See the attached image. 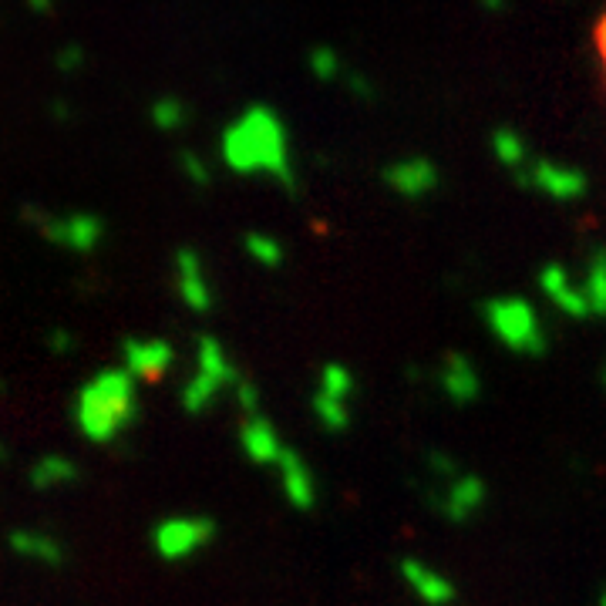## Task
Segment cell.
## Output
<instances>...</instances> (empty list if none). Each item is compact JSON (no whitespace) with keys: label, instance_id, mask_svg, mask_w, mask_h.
<instances>
[{"label":"cell","instance_id":"cell-10","mask_svg":"<svg viewBox=\"0 0 606 606\" xmlns=\"http://www.w3.org/2000/svg\"><path fill=\"white\" fill-rule=\"evenodd\" d=\"M122 351H125V371L139 381H159L172 367V361H176L172 344L162 341V337H145V341H139V337H125Z\"/></svg>","mask_w":606,"mask_h":606},{"label":"cell","instance_id":"cell-8","mask_svg":"<svg viewBox=\"0 0 606 606\" xmlns=\"http://www.w3.org/2000/svg\"><path fill=\"white\" fill-rule=\"evenodd\" d=\"M381 179L394 196L411 199V202L431 196V192L438 189V182H442V176H438V165L425 159V155H411V159L384 165Z\"/></svg>","mask_w":606,"mask_h":606},{"label":"cell","instance_id":"cell-19","mask_svg":"<svg viewBox=\"0 0 606 606\" xmlns=\"http://www.w3.org/2000/svg\"><path fill=\"white\" fill-rule=\"evenodd\" d=\"M492 152H495V159H499L505 169L516 172V176H519V172H526L532 165L529 145L516 132V128H495V132H492Z\"/></svg>","mask_w":606,"mask_h":606},{"label":"cell","instance_id":"cell-2","mask_svg":"<svg viewBox=\"0 0 606 606\" xmlns=\"http://www.w3.org/2000/svg\"><path fill=\"white\" fill-rule=\"evenodd\" d=\"M139 418V391L135 378L122 367H108L81 384L75 398V425L88 442H115Z\"/></svg>","mask_w":606,"mask_h":606},{"label":"cell","instance_id":"cell-1","mask_svg":"<svg viewBox=\"0 0 606 606\" xmlns=\"http://www.w3.org/2000/svg\"><path fill=\"white\" fill-rule=\"evenodd\" d=\"M223 165L236 176H270L283 189H297L290 155V132L287 122L270 105H250L223 128L219 139Z\"/></svg>","mask_w":606,"mask_h":606},{"label":"cell","instance_id":"cell-9","mask_svg":"<svg viewBox=\"0 0 606 606\" xmlns=\"http://www.w3.org/2000/svg\"><path fill=\"white\" fill-rule=\"evenodd\" d=\"M539 290H543V297H549V303H553L559 314H566L573 320L593 317L583 287H576V283L569 280V270L563 263H546L543 270H539Z\"/></svg>","mask_w":606,"mask_h":606},{"label":"cell","instance_id":"cell-16","mask_svg":"<svg viewBox=\"0 0 606 606\" xmlns=\"http://www.w3.org/2000/svg\"><path fill=\"white\" fill-rule=\"evenodd\" d=\"M196 371L206 374V378L219 381L223 388H236V384L243 381L240 371H236V364L229 361L226 347L219 344L216 337H209V334H202L196 341Z\"/></svg>","mask_w":606,"mask_h":606},{"label":"cell","instance_id":"cell-36","mask_svg":"<svg viewBox=\"0 0 606 606\" xmlns=\"http://www.w3.org/2000/svg\"><path fill=\"white\" fill-rule=\"evenodd\" d=\"M603 381H606V374H603Z\"/></svg>","mask_w":606,"mask_h":606},{"label":"cell","instance_id":"cell-4","mask_svg":"<svg viewBox=\"0 0 606 606\" xmlns=\"http://www.w3.org/2000/svg\"><path fill=\"white\" fill-rule=\"evenodd\" d=\"M216 519L209 516H169L152 529V546L165 563H182L216 539Z\"/></svg>","mask_w":606,"mask_h":606},{"label":"cell","instance_id":"cell-35","mask_svg":"<svg viewBox=\"0 0 606 606\" xmlns=\"http://www.w3.org/2000/svg\"><path fill=\"white\" fill-rule=\"evenodd\" d=\"M0 462H4V445H0Z\"/></svg>","mask_w":606,"mask_h":606},{"label":"cell","instance_id":"cell-34","mask_svg":"<svg viewBox=\"0 0 606 606\" xmlns=\"http://www.w3.org/2000/svg\"><path fill=\"white\" fill-rule=\"evenodd\" d=\"M596 606H606V586H603V593H600V600H596Z\"/></svg>","mask_w":606,"mask_h":606},{"label":"cell","instance_id":"cell-33","mask_svg":"<svg viewBox=\"0 0 606 606\" xmlns=\"http://www.w3.org/2000/svg\"><path fill=\"white\" fill-rule=\"evenodd\" d=\"M54 115L64 118V115H68V105H64V101H58V105H54Z\"/></svg>","mask_w":606,"mask_h":606},{"label":"cell","instance_id":"cell-14","mask_svg":"<svg viewBox=\"0 0 606 606\" xmlns=\"http://www.w3.org/2000/svg\"><path fill=\"white\" fill-rule=\"evenodd\" d=\"M277 475H280V489L283 499H287L297 512H310L317 505V479L310 472V465L303 462L297 448L287 445V452L277 462Z\"/></svg>","mask_w":606,"mask_h":606},{"label":"cell","instance_id":"cell-31","mask_svg":"<svg viewBox=\"0 0 606 606\" xmlns=\"http://www.w3.org/2000/svg\"><path fill=\"white\" fill-rule=\"evenodd\" d=\"M596 44H600V54H603V68H606V17L596 27Z\"/></svg>","mask_w":606,"mask_h":606},{"label":"cell","instance_id":"cell-24","mask_svg":"<svg viewBox=\"0 0 606 606\" xmlns=\"http://www.w3.org/2000/svg\"><path fill=\"white\" fill-rule=\"evenodd\" d=\"M307 64H310V71H314L317 81H341V78L351 75V71L344 68L341 54H337L334 48H327V44H317V48H310Z\"/></svg>","mask_w":606,"mask_h":606},{"label":"cell","instance_id":"cell-7","mask_svg":"<svg viewBox=\"0 0 606 606\" xmlns=\"http://www.w3.org/2000/svg\"><path fill=\"white\" fill-rule=\"evenodd\" d=\"M435 495V509L452 522V526H465L468 519H475L482 512L485 499H489V489L479 475H458V479H448L438 485Z\"/></svg>","mask_w":606,"mask_h":606},{"label":"cell","instance_id":"cell-29","mask_svg":"<svg viewBox=\"0 0 606 606\" xmlns=\"http://www.w3.org/2000/svg\"><path fill=\"white\" fill-rule=\"evenodd\" d=\"M81 64H85V51H81L78 44H68V48L58 51V68L61 71H78Z\"/></svg>","mask_w":606,"mask_h":606},{"label":"cell","instance_id":"cell-13","mask_svg":"<svg viewBox=\"0 0 606 606\" xmlns=\"http://www.w3.org/2000/svg\"><path fill=\"white\" fill-rule=\"evenodd\" d=\"M401 580L415 593V600H421L425 606H452L455 603V583L448 580L445 573L431 569L421 559H401Z\"/></svg>","mask_w":606,"mask_h":606},{"label":"cell","instance_id":"cell-5","mask_svg":"<svg viewBox=\"0 0 606 606\" xmlns=\"http://www.w3.org/2000/svg\"><path fill=\"white\" fill-rule=\"evenodd\" d=\"M24 213L41 226V233L48 236L51 243L68 246V250H75V253H91L101 240H105V223H101V216H95V213L44 216L31 206H27Z\"/></svg>","mask_w":606,"mask_h":606},{"label":"cell","instance_id":"cell-26","mask_svg":"<svg viewBox=\"0 0 606 606\" xmlns=\"http://www.w3.org/2000/svg\"><path fill=\"white\" fill-rule=\"evenodd\" d=\"M149 115L159 132H179V128L186 125V105H182L176 95H165L159 101H152Z\"/></svg>","mask_w":606,"mask_h":606},{"label":"cell","instance_id":"cell-20","mask_svg":"<svg viewBox=\"0 0 606 606\" xmlns=\"http://www.w3.org/2000/svg\"><path fill=\"white\" fill-rule=\"evenodd\" d=\"M310 408H314V418L320 421V428L330 431V435H344L351 428V401L330 398V394L317 391L310 398Z\"/></svg>","mask_w":606,"mask_h":606},{"label":"cell","instance_id":"cell-22","mask_svg":"<svg viewBox=\"0 0 606 606\" xmlns=\"http://www.w3.org/2000/svg\"><path fill=\"white\" fill-rule=\"evenodd\" d=\"M226 388L213 378H206V374L192 371V378L186 381V388H182V408L189 411V415H202L206 408H213V401L223 394Z\"/></svg>","mask_w":606,"mask_h":606},{"label":"cell","instance_id":"cell-25","mask_svg":"<svg viewBox=\"0 0 606 606\" xmlns=\"http://www.w3.org/2000/svg\"><path fill=\"white\" fill-rule=\"evenodd\" d=\"M354 388H357V381H354L351 367H344V364H337V361L324 364V371H320V384H317V391L330 394V398L351 401Z\"/></svg>","mask_w":606,"mask_h":606},{"label":"cell","instance_id":"cell-28","mask_svg":"<svg viewBox=\"0 0 606 606\" xmlns=\"http://www.w3.org/2000/svg\"><path fill=\"white\" fill-rule=\"evenodd\" d=\"M233 391H236V404H240V408H243V415H246V418L260 415V388H256L253 381H246V378H243Z\"/></svg>","mask_w":606,"mask_h":606},{"label":"cell","instance_id":"cell-18","mask_svg":"<svg viewBox=\"0 0 606 606\" xmlns=\"http://www.w3.org/2000/svg\"><path fill=\"white\" fill-rule=\"evenodd\" d=\"M583 293L590 300L593 317H606V246H593L590 256H586Z\"/></svg>","mask_w":606,"mask_h":606},{"label":"cell","instance_id":"cell-32","mask_svg":"<svg viewBox=\"0 0 606 606\" xmlns=\"http://www.w3.org/2000/svg\"><path fill=\"white\" fill-rule=\"evenodd\" d=\"M31 11H41V14H48V11H51V4H48V0H31Z\"/></svg>","mask_w":606,"mask_h":606},{"label":"cell","instance_id":"cell-11","mask_svg":"<svg viewBox=\"0 0 606 606\" xmlns=\"http://www.w3.org/2000/svg\"><path fill=\"white\" fill-rule=\"evenodd\" d=\"M438 388L455 408H468V404L479 401L482 394V378L479 367H475L462 351H448L442 367H438Z\"/></svg>","mask_w":606,"mask_h":606},{"label":"cell","instance_id":"cell-6","mask_svg":"<svg viewBox=\"0 0 606 606\" xmlns=\"http://www.w3.org/2000/svg\"><path fill=\"white\" fill-rule=\"evenodd\" d=\"M516 182L522 189L543 192V196L556 199V202L580 199V196H586V186H590L580 169H569V165H559L549 159H536L526 172H519Z\"/></svg>","mask_w":606,"mask_h":606},{"label":"cell","instance_id":"cell-15","mask_svg":"<svg viewBox=\"0 0 606 606\" xmlns=\"http://www.w3.org/2000/svg\"><path fill=\"white\" fill-rule=\"evenodd\" d=\"M240 448H243V455L250 458L253 465H263V468H277L283 452H287V445L280 442V431L273 428V421L263 418V415L243 418Z\"/></svg>","mask_w":606,"mask_h":606},{"label":"cell","instance_id":"cell-21","mask_svg":"<svg viewBox=\"0 0 606 606\" xmlns=\"http://www.w3.org/2000/svg\"><path fill=\"white\" fill-rule=\"evenodd\" d=\"M78 479V465L64 455H44L41 462L31 465V485L34 489H51V485H64Z\"/></svg>","mask_w":606,"mask_h":606},{"label":"cell","instance_id":"cell-27","mask_svg":"<svg viewBox=\"0 0 606 606\" xmlns=\"http://www.w3.org/2000/svg\"><path fill=\"white\" fill-rule=\"evenodd\" d=\"M179 169H182V176H186L192 186H209V182H213V176H209V165L199 159L196 152H179Z\"/></svg>","mask_w":606,"mask_h":606},{"label":"cell","instance_id":"cell-12","mask_svg":"<svg viewBox=\"0 0 606 606\" xmlns=\"http://www.w3.org/2000/svg\"><path fill=\"white\" fill-rule=\"evenodd\" d=\"M176 283H179V297L189 310H196V314H209V310H213V287H209L206 280L202 256L192 250V246L176 250Z\"/></svg>","mask_w":606,"mask_h":606},{"label":"cell","instance_id":"cell-23","mask_svg":"<svg viewBox=\"0 0 606 606\" xmlns=\"http://www.w3.org/2000/svg\"><path fill=\"white\" fill-rule=\"evenodd\" d=\"M243 246H246V253H250V260L266 266V270H280L283 260H287L283 243L277 240V236H270V233H246Z\"/></svg>","mask_w":606,"mask_h":606},{"label":"cell","instance_id":"cell-30","mask_svg":"<svg viewBox=\"0 0 606 606\" xmlns=\"http://www.w3.org/2000/svg\"><path fill=\"white\" fill-rule=\"evenodd\" d=\"M51 347L58 354H68L71 347H75V337H71L68 330H54V334H51Z\"/></svg>","mask_w":606,"mask_h":606},{"label":"cell","instance_id":"cell-17","mask_svg":"<svg viewBox=\"0 0 606 606\" xmlns=\"http://www.w3.org/2000/svg\"><path fill=\"white\" fill-rule=\"evenodd\" d=\"M11 549L21 553L27 559H41L48 566H61L64 563V549L54 536L48 532H31V529H17L11 532Z\"/></svg>","mask_w":606,"mask_h":606},{"label":"cell","instance_id":"cell-3","mask_svg":"<svg viewBox=\"0 0 606 606\" xmlns=\"http://www.w3.org/2000/svg\"><path fill=\"white\" fill-rule=\"evenodd\" d=\"M482 320L489 327V334L499 344L509 347L512 354L522 357H543L549 351L546 327L539 320L536 307L522 297H492L485 300Z\"/></svg>","mask_w":606,"mask_h":606}]
</instances>
